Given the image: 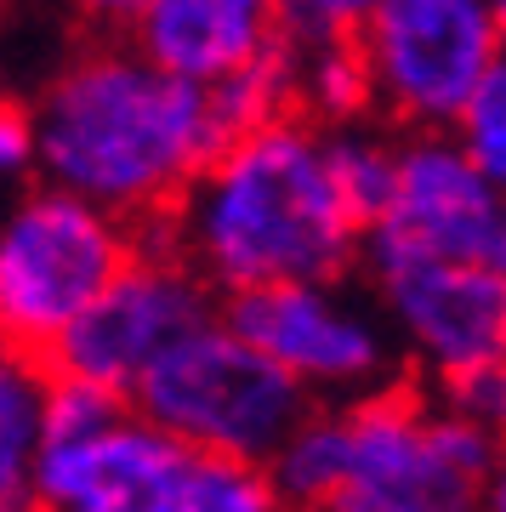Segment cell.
<instances>
[{
  "instance_id": "cell-21",
  "label": "cell",
  "mask_w": 506,
  "mask_h": 512,
  "mask_svg": "<svg viewBox=\"0 0 506 512\" xmlns=\"http://www.w3.org/2000/svg\"><path fill=\"white\" fill-rule=\"evenodd\" d=\"M370 12V0H285V35L296 46L313 40H342L359 29V18Z\"/></svg>"
},
{
  "instance_id": "cell-7",
  "label": "cell",
  "mask_w": 506,
  "mask_h": 512,
  "mask_svg": "<svg viewBox=\"0 0 506 512\" xmlns=\"http://www.w3.org/2000/svg\"><path fill=\"white\" fill-rule=\"evenodd\" d=\"M353 46L381 126L450 131L484 69L506 52V29L495 0H370Z\"/></svg>"
},
{
  "instance_id": "cell-15",
  "label": "cell",
  "mask_w": 506,
  "mask_h": 512,
  "mask_svg": "<svg viewBox=\"0 0 506 512\" xmlns=\"http://www.w3.org/2000/svg\"><path fill=\"white\" fill-rule=\"evenodd\" d=\"M211 92V109H217V126L234 137V131H251L262 120H279V114L296 109V40H273L256 57H245L239 69H228L222 80L205 86Z\"/></svg>"
},
{
  "instance_id": "cell-25",
  "label": "cell",
  "mask_w": 506,
  "mask_h": 512,
  "mask_svg": "<svg viewBox=\"0 0 506 512\" xmlns=\"http://www.w3.org/2000/svg\"><path fill=\"white\" fill-rule=\"evenodd\" d=\"M0 512H40L35 501H0Z\"/></svg>"
},
{
  "instance_id": "cell-19",
  "label": "cell",
  "mask_w": 506,
  "mask_h": 512,
  "mask_svg": "<svg viewBox=\"0 0 506 512\" xmlns=\"http://www.w3.org/2000/svg\"><path fill=\"white\" fill-rule=\"evenodd\" d=\"M438 399L450 404L455 416H467L484 439L506 444V359H489V365H472L461 376H444Z\"/></svg>"
},
{
  "instance_id": "cell-16",
  "label": "cell",
  "mask_w": 506,
  "mask_h": 512,
  "mask_svg": "<svg viewBox=\"0 0 506 512\" xmlns=\"http://www.w3.org/2000/svg\"><path fill=\"white\" fill-rule=\"evenodd\" d=\"M296 109L313 126H347V120L376 114L370 109V74H364L353 35L296 46Z\"/></svg>"
},
{
  "instance_id": "cell-4",
  "label": "cell",
  "mask_w": 506,
  "mask_h": 512,
  "mask_svg": "<svg viewBox=\"0 0 506 512\" xmlns=\"http://www.w3.org/2000/svg\"><path fill=\"white\" fill-rule=\"evenodd\" d=\"M29 501L40 512H285L262 461L188 450L137 410L91 439L40 444Z\"/></svg>"
},
{
  "instance_id": "cell-3",
  "label": "cell",
  "mask_w": 506,
  "mask_h": 512,
  "mask_svg": "<svg viewBox=\"0 0 506 512\" xmlns=\"http://www.w3.org/2000/svg\"><path fill=\"white\" fill-rule=\"evenodd\" d=\"M336 410V473L313 512H478L495 439L444 399L370 387Z\"/></svg>"
},
{
  "instance_id": "cell-5",
  "label": "cell",
  "mask_w": 506,
  "mask_h": 512,
  "mask_svg": "<svg viewBox=\"0 0 506 512\" xmlns=\"http://www.w3.org/2000/svg\"><path fill=\"white\" fill-rule=\"evenodd\" d=\"M126 404L188 450L234 461H268L296 421L308 416V393L245 342L222 308L188 325L154 365L131 382Z\"/></svg>"
},
{
  "instance_id": "cell-20",
  "label": "cell",
  "mask_w": 506,
  "mask_h": 512,
  "mask_svg": "<svg viewBox=\"0 0 506 512\" xmlns=\"http://www.w3.org/2000/svg\"><path fill=\"white\" fill-rule=\"evenodd\" d=\"M35 183V137H29V109L0 97V211Z\"/></svg>"
},
{
  "instance_id": "cell-14",
  "label": "cell",
  "mask_w": 506,
  "mask_h": 512,
  "mask_svg": "<svg viewBox=\"0 0 506 512\" xmlns=\"http://www.w3.org/2000/svg\"><path fill=\"white\" fill-rule=\"evenodd\" d=\"M40 399H46V365L0 342V501H29Z\"/></svg>"
},
{
  "instance_id": "cell-11",
  "label": "cell",
  "mask_w": 506,
  "mask_h": 512,
  "mask_svg": "<svg viewBox=\"0 0 506 512\" xmlns=\"http://www.w3.org/2000/svg\"><path fill=\"white\" fill-rule=\"evenodd\" d=\"M501 188L455 131H398L393 194L364 228L359 256H489Z\"/></svg>"
},
{
  "instance_id": "cell-22",
  "label": "cell",
  "mask_w": 506,
  "mask_h": 512,
  "mask_svg": "<svg viewBox=\"0 0 506 512\" xmlns=\"http://www.w3.org/2000/svg\"><path fill=\"white\" fill-rule=\"evenodd\" d=\"M143 0H80V18L97 29V35H126L131 18H137Z\"/></svg>"
},
{
  "instance_id": "cell-10",
  "label": "cell",
  "mask_w": 506,
  "mask_h": 512,
  "mask_svg": "<svg viewBox=\"0 0 506 512\" xmlns=\"http://www.w3.org/2000/svg\"><path fill=\"white\" fill-rule=\"evenodd\" d=\"M393 342L427 376L506 359V268L489 256H359Z\"/></svg>"
},
{
  "instance_id": "cell-12",
  "label": "cell",
  "mask_w": 506,
  "mask_h": 512,
  "mask_svg": "<svg viewBox=\"0 0 506 512\" xmlns=\"http://www.w3.org/2000/svg\"><path fill=\"white\" fill-rule=\"evenodd\" d=\"M126 40L160 69L211 86L285 40V0H143Z\"/></svg>"
},
{
  "instance_id": "cell-1",
  "label": "cell",
  "mask_w": 506,
  "mask_h": 512,
  "mask_svg": "<svg viewBox=\"0 0 506 512\" xmlns=\"http://www.w3.org/2000/svg\"><path fill=\"white\" fill-rule=\"evenodd\" d=\"M137 239L182 256L222 302L285 279H347L364 228L330 183L325 126L290 109L234 131Z\"/></svg>"
},
{
  "instance_id": "cell-18",
  "label": "cell",
  "mask_w": 506,
  "mask_h": 512,
  "mask_svg": "<svg viewBox=\"0 0 506 512\" xmlns=\"http://www.w3.org/2000/svg\"><path fill=\"white\" fill-rule=\"evenodd\" d=\"M450 131L472 154V165L506 194V52L484 69V80L472 86V97L461 103Z\"/></svg>"
},
{
  "instance_id": "cell-9",
  "label": "cell",
  "mask_w": 506,
  "mask_h": 512,
  "mask_svg": "<svg viewBox=\"0 0 506 512\" xmlns=\"http://www.w3.org/2000/svg\"><path fill=\"white\" fill-rule=\"evenodd\" d=\"M211 313H217V291L182 256L137 239L126 268L91 296L86 308L74 313V325L52 342L46 370L131 393V382L177 342L182 330L211 319Z\"/></svg>"
},
{
  "instance_id": "cell-17",
  "label": "cell",
  "mask_w": 506,
  "mask_h": 512,
  "mask_svg": "<svg viewBox=\"0 0 506 512\" xmlns=\"http://www.w3.org/2000/svg\"><path fill=\"white\" fill-rule=\"evenodd\" d=\"M131 404L114 387H97L86 376H63L46 370V399H40V444H69V439H91L103 433L109 421H120Z\"/></svg>"
},
{
  "instance_id": "cell-13",
  "label": "cell",
  "mask_w": 506,
  "mask_h": 512,
  "mask_svg": "<svg viewBox=\"0 0 506 512\" xmlns=\"http://www.w3.org/2000/svg\"><path fill=\"white\" fill-rule=\"evenodd\" d=\"M393 160H398V131L381 126L376 114L347 120V126H325V165L330 183L342 194V205L353 211L359 228L381 217V205L393 194Z\"/></svg>"
},
{
  "instance_id": "cell-24",
  "label": "cell",
  "mask_w": 506,
  "mask_h": 512,
  "mask_svg": "<svg viewBox=\"0 0 506 512\" xmlns=\"http://www.w3.org/2000/svg\"><path fill=\"white\" fill-rule=\"evenodd\" d=\"M489 262L506 268V194H501V211H495V234H489Z\"/></svg>"
},
{
  "instance_id": "cell-23",
  "label": "cell",
  "mask_w": 506,
  "mask_h": 512,
  "mask_svg": "<svg viewBox=\"0 0 506 512\" xmlns=\"http://www.w3.org/2000/svg\"><path fill=\"white\" fill-rule=\"evenodd\" d=\"M478 512H506V444H495V461H489V473H484Z\"/></svg>"
},
{
  "instance_id": "cell-6",
  "label": "cell",
  "mask_w": 506,
  "mask_h": 512,
  "mask_svg": "<svg viewBox=\"0 0 506 512\" xmlns=\"http://www.w3.org/2000/svg\"><path fill=\"white\" fill-rule=\"evenodd\" d=\"M131 251V222L35 177L0 211V342L46 365L52 342Z\"/></svg>"
},
{
  "instance_id": "cell-8",
  "label": "cell",
  "mask_w": 506,
  "mask_h": 512,
  "mask_svg": "<svg viewBox=\"0 0 506 512\" xmlns=\"http://www.w3.org/2000/svg\"><path fill=\"white\" fill-rule=\"evenodd\" d=\"M222 319L256 342L313 404L359 399L387 387L398 370V342L376 302L347 291V279H285L217 302Z\"/></svg>"
},
{
  "instance_id": "cell-2",
  "label": "cell",
  "mask_w": 506,
  "mask_h": 512,
  "mask_svg": "<svg viewBox=\"0 0 506 512\" xmlns=\"http://www.w3.org/2000/svg\"><path fill=\"white\" fill-rule=\"evenodd\" d=\"M35 177L143 228L228 131L199 80L160 69L126 35H97L29 103Z\"/></svg>"
},
{
  "instance_id": "cell-26",
  "label": "cell",
  "mask_w": 506,
  "mask_h": 512,
  "mask_svg": "<svg viewBox=\"0 0 506 512\" xmlns=\"http://www.w3.org/2000/svg\"><path fill=\"white\" fill-rule=\"evenodd\" d=\"M495 12H501V29H506V0H495Z\"/></svg>"
}]
</instances>
